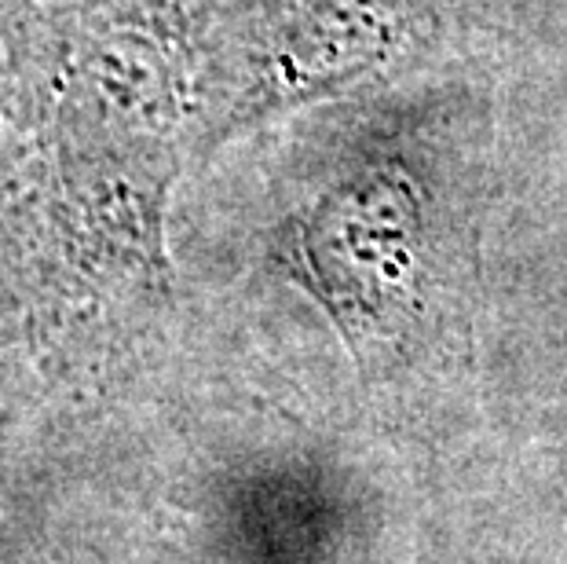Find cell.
<instances>
[{"mask_svg": "<svg viewBox=\"0 0 567 564\" xmlns=\"http://www.w3.org/2000/svg\"><path fill=\"white\" fill-rule=\"evenodd\" d=\"M432 30L421 0H268L243 41L231 114L311 103L392 74Z\"/></svg>", "mask_w": 567, "mask_h": 564, "instance_id": "obj_2", "label": "cell"}, {"mask_svg": "<svg viewBox=\"0 0 567 564\" xmlns=\"http://www.w3.org/2000/svg\"><path fill=\"white\" fill-rule=\"evenodd\" d=\"M465 176L446 106H395L333 140L282 254L355 352L392 348L429 316L457 257Z\"/></svg>", "mask_w": 567, "mask_h": 564, "instance_id": "obj_1", "label": "cell"}]
</instances>
